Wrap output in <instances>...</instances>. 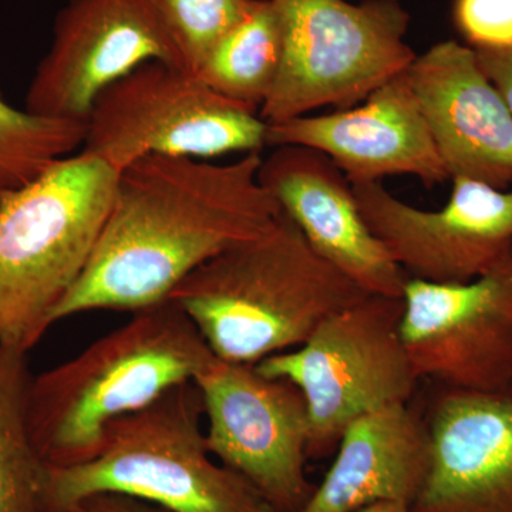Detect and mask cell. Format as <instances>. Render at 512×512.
I'll list each match as a JSON object with an SVG mask.
<instances>
[{
  "label": "cell",
  "instance_id": "6da1fadb",
  "mask_svg": "<svg viewBox=\"0 0 512 512\" xmlns=\"http://www.w3.org/2000/svg\"><path fill=\"white\" fill-rule=\"evenodd\" d=\"M261 163V153L229 164L148 156L120 171L89 262L53 322L163 303L202 264L268 231L282 210L259 181Z\"/></svg>",
  "mask_w": 512,
  "mask_h": 512
},
{
  "label": "cell",
  "instance_id": "7a4b0ae2",
  "mask_svg": "<svg viewBox=\"0 0 512 512\" xmlns=\"http://www.w3.org/2000/svg\"><path fill=\"white\" fill-rule=\"evenodd\" d=\"M366 295L281 212L264 234L191 272L167 301L191 320L215 356L258 365L299 348L326 319Z\"/></svg>",
  "mask_w": 512,
  "mask_h": 512
},
{
  "label": "cell",
  "instance_id": "3957f363",
  "mask_svg": "<svg viewBox=\"0 0 512 512\" xmlns=\"http://www.w3.org/2000/svg\"><path fill=\"white\" fill-rule=\"evenodd\" d=\"M214 356L191 320L165 301L80 355L32 376L26 396L30 439L47 466L93 460L116 421L146 409L178 384L194 382Z\"/></svg>",
  "mask_w": 512,
  "mask_h": 512
},
{
  "label": "cell",
  "instance_id": "277c9868",
  "mask_svg": "<svg viewBox=\"0 0 512 512\" xmlns=\"http://www.w3.org/2000/svg\"><path fill=\"white\" fill-rule=\"evenodd\" d=\"M195 382L178 384L107 430L103 448L79 466L47 470L46 512H69L100 494L137 498L167 512H278L208 450Z\"/></svg>",
  "mask_w": 512,
  "mask_h": 512
},
{
  "label": "cell",
  "instance_id": "5b68a950",
  "mask_svg": "<svg viewBox=\"0 0 512 512\" xmlns=\"http://www.w3.org/2000/svg\"><path fill=\"white\" fill-rule=\"evenodd\" d=\"M117 173L77 153L0 201V346L29 352L83 274Z\"/></svg>",
  "mask_w": 512,
  "mask_h": 512
},
{
  "label": "cell",
  "instance_id": "8992f818",
  "mask_svg": "<svg viewBox=\"0 0 512 512\" xmlns=\"http://www.w3.org/2000/svg\"><path fill=\"white\" fill-rule=\"evenodd\" d=\"M282 35L278 77L259 110L268 124L323 107L350 109L406 72L410 15L399 0H272Z\"/></svg>",
  "mask_w": 512,
  "mask_h": 512
},
{
  "label": "cell",
  "instance_id": "52a82bcc",
  "mask_svg": "<svg viewBox=\"0 0 512 512\" xmlns=\"http://www.w3.org/2000/svg\"><path fill=\"white\" fill-rule=\"evenodd\" d=\"M403 309V296L369 293L326 319L299 348L255 365L262 375L301 390L309 458L329 456L362 414L412 400L420 377L404 345Z\"/></svg>",
  "mask_w": 512,
  "mask_h": 512
},
{
  "label": "cell",
  "instance_id": "ba28073f",
  "mask_svg": "<svg viewBox=\"0 0 512 512\" xmlns=\"http://www.w3.org/2000/svg\"><path fill=\"white\" fill-rule=\"evenodd\" d=\"M83 156L117 174L148 156L261 153L268 123L175 64L147 62L107 87L86 121Z\"/></svg>",
  "mask_w": 512,
  "mask_h": 512
},
{
  "label": "cell",
  "instance_id": "9c48e42d",
  "mask_svg": "<svg viewBox=\"0 0 512 512\" xmlns=\"http://www.w3.org/2000/svg\"><path fill=\"white\" fill-rule=\"evenodd\" d=\"M208 450L278 512H298L315 487L306 477L309 413L289 380L212 356L195 377Z\"/></svg>",
  "mask_w": 512,
  "mask_h": 512
},
{
  "label": "cell",
  "instance_id": "30bf717a",
  "mask_svg": "<svg viewBox=\"0 0 512 512\" xmlns=\"http://www.w3.org/2000/svg\"><path fill=\"white\" fill-rule=\"evenodd\" d=\"M402 335L421 379L491 392L512 382V245L466 284L407 279Z\"/></svg>",
  "mask_w": 512,
  "mask_h": 512
},
{
  "label": "cell",
  "instance_id": "8fae6325",
  "mask_svg": "<svg viewBox=\"0 0 512 512\" xmlns=\"http://www.w3.org/2000/svg\"><path fill=\"white\" fill-rule=\"evenodd\" d=\"M450 200L420 210L382 181L353 185L367 227L410 279L466 284L487 272L512 245V188L453 178Z\"/></svg>",
  "mask_w": 512,
  "mask_h": 512
},
{
  "label": "cell",
  "instance_id": "7c38bea8",
  "mask_svg": "<svg viewBox=\"0 0 512 512\" xmlns=\"http://www.w3.org/2000/svg\"><path fill=\"white\" fill-rule=\"evenodd\" d=\"M154 60L180 67L147 0H67L30 80L25 109L46 119L86 121L107 87Z\"/></svg>",
  "mask_w": 512,
  "mask_h": 512
},
{
  "label": "cell",
  "instance_id": "4fadbf2b",
  "mask_svg": "<svg viewBox=\"0 0 512 512\" xmlns=\"http://www.w3.org/2000/svg\"><path fill=\"white\" fill-rule=\"evenodd\" d=\"M266 143L318 150L353 185L376 183L389 175H412L427 187L450 180L407 72L350 109L268 124Z\"/></svg>",
  "mask_w": 512,
  "mask_h": 512
},
{
  "label": "cell",
  "instance_id": "5bb4252c",
  "mask_svg": "<svg viewBox=\"0 0 512 512\" xmlns=\"http://www.w3.org/2000/svg\"><path fill=\"white\" fill-rule=\"evenodd\" d=\"M426 421L430 470L412 512H512V382L491 392L439 384Z\"/></svg>",
  "mask_w": 512,
  "mask_h": 512
},
{
  "label": "cell",
  "instance_id": "9a60e30c",
  "mask_svg": "<svg viewBox=\"0 0 512 512\" xmlns=\"http://www.w3.org/2000/svg\"><path fill=\"white\" fill-rule=\"evenodd\" d=\"M448 177L507 190L512 113L466 43L444 40L406 70Z\"/></svg>",
  "mask_w": 512,
  "mask_h": 512
},
{
  "label": "cell",
  "instance_id": "2e32d148",
  "mask_svg": "<svg viewBox=\"0 0 512 512\" xmlns=\"http://www.w3.org/2000/svg\"><path fill=\"white\" fill-rule=\"evenodd\" d=\"M272 148L262 157L259 181L311 247L362 291L402 298L409 278L367 227L338 165L311 147Z\"/></svg>",
  "mask_w": 512,
  "mask_h": 512
},
{
  "label": "cell",
  "instance_id": "e0dca14e",
  "mask_svg": "<svg viewBox=\"0 0 512 512\" xmlns=\"http://www.w3.org/2000/svg\"><path fill=\"white\" fill-rule=\"evenodd\" d=\"M430 461L426 417L410 402L380 407L346 426L335 461L298 512H356L384 501L412 507Z\"/></svg>",
  "mask_w": 512,
  "mask_h": 512
},
{
  "label": "cell",
  "instance_id": "ac0fdd59",
  "mask_svg": "<svg viewBox=\"0 0 512 512\" xmlns=\"http://www.w3.org/2000/svg\"><path fill=\"white\" fill-rule=\"evenodd\" d=\"M281 60V25L274 3L249 0L195 76L225 99L259 111L274 87Z\"/></svg>",
  "mask_w": 512,
  "mask_h": 512
},
{
  "label": "cell",
  "instance_id": "d6986e66",
  "mask_svg": "<svg viewBox=\"0 0 512 512\" xmlns=\"http://www.w3.org/2000/svg\"><path fill=\"white\" fill-rule=\"evenodd\" d=\"M28 352L0 346V512H46L49 466L26 423Z\"/></svg>",
  "mask_w": 512,
  "mask_h": 512
},
{
  "label": "cell",
  "instance_id": "ffe728a7",
  "mask_svg": "<svg viewBox=\"0 0 512 512\" xmlns=\"http://www.w3.org/2000/svg\"><path fill=\"white\" fill-rule=\"evenodd\" d=\"M84 121L46 119L16 109L0 92V201L82 147Z\"/></svg>",
  "mask_w": 512,
  "mask_h": 512
},
{
  "label": "cell",
  "instance_id": "44dd1931",
  "mask_svg": "<svg viewBox=\"0 0 512 512\" xmlns=\"http://www.w3.org/2000/svg\"><path fill=\"white\" fill-rule=\"evenodd\" d=\"M173 46L181 69L198 72L215 43L228 32L249 0H147Z\"/></svg>",
  "mask_w": 512,
  "mask_h": 512
},
{
  "label": "cell",
  "instance_id": "7402d4cb",
  "mask_svg": "<svg viewBox=\"0 0 512 512\" xmlns=\"http://www.w3.org/2000/svg\"><path fill=\"white\" fill-rule=\"evenodd\" d=\"M453 20L471 49L512 47V0H454Z\"/></svg>",
  "mask_w": 512,
  "mask_h": 512
},
{
  "label": "cell",
  "instance_id": "603a6c76",
  "mask_svg": "<svg viewBox=\"0 0 512 512\" xmlns=\"http://www.w3.org/2000/svg\"><path fill=\"white\" fill-rule=\"evenodd\" d=\"M478 63L493 82L512 113V47L501 50H476Z\"/></svg>",
  "mask_w": 512,
  "mask_h": 512
},
{
  "label": "cell",
  "instance_id": "cb8c5ba5",
  "mask_svg": "<svg viewBox=\"0 0 512 512\" xmlns=\"http://www.w3.org/2000/svg\"><path fill=\"white\" fill-rule=\"evenodd\" d=\"M69 512H167L156 505L120 494H100L87 498Z\"/></svg>",
  "mask_w": 512,
  "mask_h": 512
},
{
  "label": "cell",
  "instance_id": "d4e9b609",
  "mask_svg": "<svg viewBox=\"0 0 512 512\" xmlns=\"http://www.w3.org/2000/svg\"><path fill=\"white\" fill-rule=\"evenodd\" d=\"M356 512H412V507L409 504L384 501V503L367 505V507Z\"/></svg>",
  "mask_w": 512,
  "mask_h": 512
}]
</instances>
